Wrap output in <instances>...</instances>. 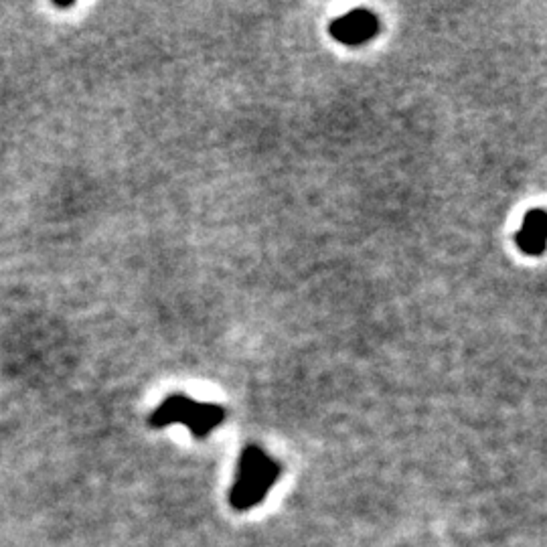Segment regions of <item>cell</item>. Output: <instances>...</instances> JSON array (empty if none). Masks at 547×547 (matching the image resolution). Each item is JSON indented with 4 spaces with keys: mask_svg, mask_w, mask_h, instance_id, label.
Returning <instances> with one entry per match:
<instances>
[{
    "mask_svg": "<svg viewBox=\"0 0 547 547\" xmlns=\"http://www.w3.org/2000/svg\"><path fill=\"white\" fill-rule=\"evenodd\" d=\"M225 420V410L217 404H195L189 420H187V428L193 432L195 438H205L209 436L217 426H221Z\"/></svg>",
    "mask_w": 547,
    "mask_h": 547,
    "instance_id": "5b68a950",
    "label": "cell"
},
{
    "mask_svg": "<svg viewBox=\"0 0 547 547\" xmlns=\"http://www.w3.org/2000/svg\"><path fill=\"white\" fill-rule=\"evenodd\" d=\"M379 31V21L369 11H353L331 25V35L343 45H361L373 39Z\"/></svg>",
    "mask_w": 547,
    "mask_h": 547,
    "instance_id": "7a4b0ae2",
    "label": "cell"
},
{
    "mask_svg": "<svg viewBox=\"0 0 547 547\" xmlns=\"http://www.w3.org/2000/svg\"><path fill=\"white\" fill-rule=\"evenodd\" d=\"M280 477V466L262 448L250 446L242 452L238 479L233 483L229 501L236 511H248L264 501Z\"/></svg>",
    "mask_w": 547,
    "mask_h": 547,
    "instance_id": "6da1fadb",
    "label": "cell"
},
{
    "mask_svg": "<svg viewBox=\"0 0 547 547\" xmlns=\"http://www.w3.org/2000/svg\"><path fill=\"white\" fill-rule=\"evenodd\" d=\"M545 236H547V215L543 209H533L525 215L515 240L521 252L529 256H539L545 250Z\"/></svg>",
    "mask_w": 547,
    "mask_h": 547,
    "instance_id": "3957f363",
    "label": "cell"
},
{
    "mask_svg": "<svg viewBox=\"0 0 547 547\" xmlns=\"http://www.w3.org/2000/svg\"><path fill=\"white\" fill-rule=\"evenodd\" d=\"M197 402L185 398V396H171L165 400L159 408L154 410L150 416V426L152 428H167L173 424H187L193 408Z\"/></svg>",
    "mask_w": 547,
    "mask_h": 547,
    "instance_id": "277c9868",
    "label": "cell"
}]
</instances>
